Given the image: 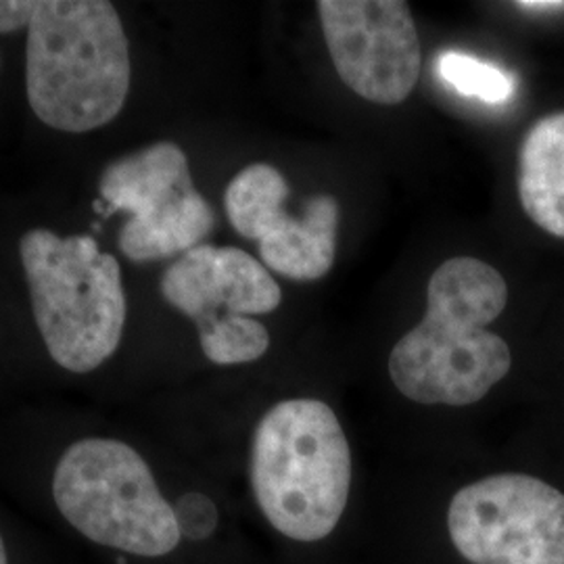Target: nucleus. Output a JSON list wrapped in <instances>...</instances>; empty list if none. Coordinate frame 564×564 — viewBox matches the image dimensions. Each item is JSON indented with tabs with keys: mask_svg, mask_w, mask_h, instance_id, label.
<instances>
[{
	"mask_svg": "<svg viewBox=\"0 0 564 564\" xmlns=\"http://www.w3.org/2000/svg\"><path fill=\"white\" fill-rule=\"evenodd\" d=\"M517 7L524 13H558V11H564V2H561V0H523V2H517Z\"/></svg>",
	"mask_w": 564,
	"mask_h": 564,
	"instance_id": "obj_16",
	"label": "nucleus"
},
{
	"mask_svg": "<svg viewBox=\"0 0 564 564\" xmlns=\"http://www.w3.org/2000/svg\"><path fill=\"white\" fill-rule=\"evenodd\" d=\"M53 498L82 535L95 544L158 558L181 542L167 505L141 454L118 440H82L55 468Z\"/></svg>",
	"mask_w": 564,
	"mask_h": 564,
	"instance_id": "obj_5",
	"label": "nucleus"
},
{
	"mask_svg": "<svg viewBox=\"0 0 564 564\" xmlns=\"http://www.w3.org/2000/svg\"><path fill=\"white\" fill-rule=\"evenodd\" d=\"M174 514L181 527V535L188 540H205L218 527V510L203 494H186L174 505Z\"/></svg>",
	"mask_w": 564,
	"mask_h": 564,
	"instance_id": "obj_14",
	"label": "nucleus"
},
{
	"mask_svg": "<svg viewBox=\"0 0 564 564\" xmlns=\"http://www.w3.org/2000/svg\"><path fill=\"white\" fill-rule=\"evenodd\" d=\"M318 15L333 65L356 95L400 105L421 76V39L402 0H321Z\"/></svg>",
	"mask_w": 564,
	"mask_h": 564,
	"instance_id": "obj_8",
	"label": "nucleus"
},
{
	"mask_svg": "<svg viewBox=\"0 0 564 564\" xmlns=\"http://www.w3.org/2000/svg\"><path fill=\"white\" fill-rule=\"evenodd\" d=\"M508 302L505 276L477 258L442 263L426 286V314L389 356V375L408 400L470 405L510 372L508 343L485 326Z\"/></svg>",
	"mask_w": 564,
	"mask_h": 564,
	"instance_id": "obj_1",
	"label": "nucleus"
},
{
	"mask_svg": "<svg viewBox=\"0 0 564 564\" xmlns=\"http://www.w3.org/2000/svg\"><path fill=\"white\" fill-rule=\"evenodd\" d=\"M203 354L220 366L247 364L262 358L270 347L265 326L251 316H224L199 330Z\"/></svg>",
	"mask_w": 564,
	"mask_h": 564,
	"instance_id": "obj_12",
	"label": "nucleus"
},
{
	"mask_svg": "<svg viewBox=\"0 0 564 564\" xmlns=\"http://www.w3.org/2000/svg\"><path fill=\"white\" fill-rule=\"evenodd\" d=\"M519 199L524 214L564 239V111L531 126L519 153Z\"/></svg>",
	"mask_w": 564,
	"mask_h": 564,
	"instance_id": "obj_11",
	"label": "nucleus"
},
{
	"mask_svg": "<svg viewBox=\"0 0 564 564\" xmlns=\"http://www.w3.org/2000/svg\"><path fill=\"white\" fill-rule=\"evenodd\" d=\"M447 529L470 564H564V494L538 477L506 473L466 485Z\"/></svg>",
	"mask_w": 564,
	"mask_h": 564,
	"instance_id": "obj_7",
	"label": "nucleus"
},
{
	"mask_svg": "<svg viewBox=\"0 0 564 564\" xmlns=\"http://www.w3.org/2000/svg\"><path fill=\"white\" fill-rule=\"evenodd\" d=\"M251 485L282 535L318 542L333 533L351 487V452L335 412L321 400L272 405L253 435Z\"/></svg>",
	"mask_w": 564,
	"mask_h": 564,
	"instance_id": "obj_3",
	"label": "nucleus"
},
{
	"mask_svg": "<svg viewBox=\"0 0 564 564\" xmlns=\"http://www.w3.org/2000/svg\"><path fill=\"white\" fill-rule=\"evenodd\" d=\"M39 2L32 0H0V34L28 28Z\"/></svg>",
	"mask_w": 564,
	"mask_h": 564,
	"instance_id": "obj_15",
	"label": "nucleus"
},
{
	"mask_svg": "<svg viewBox=\"0 0 564 564\" xmlns=\"http://www.w3.org/2000/svg\"><path fill=\"white\" fill-rule=\"evenodd\" d=\"M437 74L449 88L464 97H475L479 101L496 105L508 101L517 86L514 78L502 72L498 65L485 63L458 51H447L440 55Z\"/></svg>",
	"mask_w": 564,
	"mask_h": 564,
	"instance_id": "obj_13",
	"label": "nucleus"
},
{
	"mask_svg": "<svg viewBox=\"0 0 564 564\" xmlns=\"http://www.w3.org/2000/svg\"><path fill=\"white\" fill-rule=\"evenodd\" d=\"M162 295L197 330L224 316L270 314L282 291L270 270L237 247L199 245L172 263L162 279Z\"/></svg>",
	"mask_w": 564,
	"mask_h": 564,
	"instance_id": "obj_10",
	"label": "nucleus"
},
{
	"mask_svg": "<svg viewBox=\"0 0 564 564\" xmlns=\"http://www.w3.org/2000/svg\"><path fill=\"white\" fill-rule=\"evenodd\" d=\"M289 184L270 163H251L226 188L224 205L232 228L260 242L265 268L291 281H318L335 263L339 203L316 195L305 205V216L284 214Z\"/></svg>",
	"mask_w": 564,
	"mask_h": 564,
	"instance_id": "obj_9",
	"label": "nucleus"
},
{
	"mask_svg": "<svg viewBox=\"0 0 564 564\" xmlns=\"http://www.w3.org/2000/svg\"><path fill=\"white\" fill-rule=\"evenodd\" d=\"M0 564H9V561H7V550H4V542H2V535H0Z\"/></svg>",
	"mask_w": 564,
	"mask_h": 564,
	"instance_id": "obj_17",
	"label": "nucleus"
},
{
	"mask_svg": "<svg viewBox=\"0 0 564 564\" xmlns=\"http://www.w3.org/2000/svg\"><path fill=\"white\" fill-rule=\"evenodd\" d=\"M99 193L109 207L130 216L121 228L120 249L132 262L186 253L202 245L216 223L174 142H155L109 163Z\"/></svg>",
	"mask_w": 564,
	"mask_h": 564,
	"instance_id": "obj_6",
	"label": "nucleus"
},
{
	"mask_svg": "<svg viewBox=\"0 0 564 564\" xmlns=\"http://www.w3.org/2000/svg\"><path fill=\"white\" fill-rule=\"evenodd\" d=\"M132 80L128 36L107 0H42L28 25L25 90L36 118L82 134L118 118Z\"/></svg>",
	"mask_w": 564,
	"mask_h": 564,
	"instance_id": "obj_2",
	"label": "nucleus"
},
{
	"mask_svg": "<svg viewBox=\"0 0 564 564\" xmlns=\"http://www.w3.org/2000/svg\"><path fill=\"white\" fill-rule=\"evenodd\" d=\"M34 321L51 358L69 372H90L121 341L126 295L121 270L90 237H59L46 228L20 241Z\"/></svg>",
	"mask_w": 564,
	"mask_h": 564,
	"instance_id": "obj_4",
	"label": "nucleus"
}]
</instances>
